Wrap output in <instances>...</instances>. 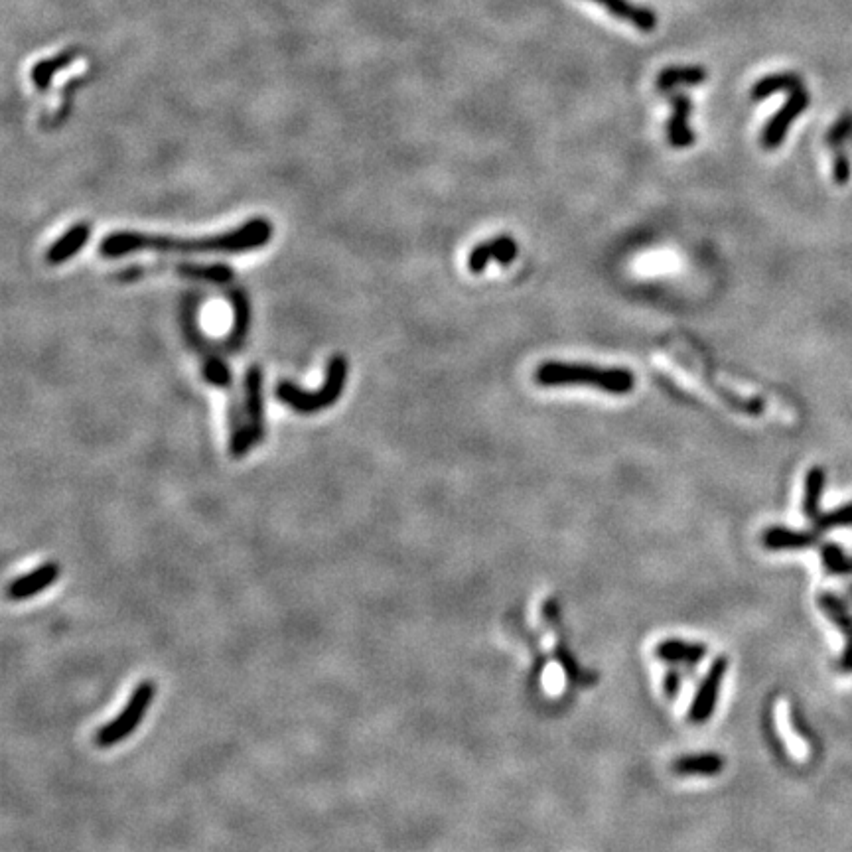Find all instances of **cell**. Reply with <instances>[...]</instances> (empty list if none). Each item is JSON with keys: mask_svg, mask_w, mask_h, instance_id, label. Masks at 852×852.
Here are the masks:
<instances>
[{"mask_svg": "<svg viewBox=\"0 0 852 852\" xmlns=\"http://www.w3.org/2000/svg\"><path fill=\"white\" fill-rule=\"evenodd\" d=\"M535 381L543 387H565V385H586L596 387L612 395H626L636 387V377L632 371L622 367L602 369L582 363L565 361H545L535 371Z\"/></svg>", "mask_w": 852, "mask_h": 852, "instance_id": "cell-2", "label": "cell"}, {"mask_svg": "<svg viewBox=\"0 0 852 852\" xmlns=\"http://www.w3.org/2000/svg\"><path fill=\"white\" fill-rule=\"evenodd\" d=\"M229 302L233 306V328L231 334L227 336L225 344L229 350H239V346L243 344L247 332H249V324H251V310H249V300L241 290H231L229 292Z\"/></svg>", "mask_w": 852, "mask_h": 852, "instance_id": "cell-17", "label": "cell"}, {"mask_svg": "<svg viewBox=\"0 0 852 852\" xmlns=\"http://www.w3.org/2000/svg\"><path fill=\"white\" fill-rule=\"evenodd\" d=\"M821 557H823L825 567L829 568L831 572H835V574H845V572H851L852 570L851 559L837 545H825L821 549Z\"/></svg>", "mask_w": 852, "mask_h": 852, "instance_id": "cell-25", "label": "cell"}, {"mask_svg": "<svg viewBox=\"0 0 852 852\" xmlns=\"http://www.w3.org/2000/svg\"><path fill=\"white\" fill-rule=\"evenodd\" d=\"M60 574H62V568L58 563H54V561L42 563L40 567L10 580L8 588H6V596L12 602H24L28 598H34V596L42 594L44 590L52 588L56 584V580L60 578Z\"/></svg>", "mask_w": 852, "mask_h": 852, "instance_id": "cell-8", "label": "cell"}, {"mask_svg": "<svg viewBox=\"0 0 852 852\" xmlns=\"http://www.w3.org/2000/svg\"><path fill=\"white\" fill-rule=\"evenodd\" d=\"M89 237H91V225L75 223L56 243L50 245V249L46 251V261L54 267L70 261L71 257L77 255V251L85 247Z\"/></svg>", "mask_w": 852, "mask_h": 852, "instance_id": "cell-13", "label": "cell"}, {"mask_svg": "<svg viewBox=\"0 0 852 852\" xmlns=\"http://www.w3.org/2000/svg\"><path fill=\"white\" fill-rule=\"evenodd\" d=\"M77 56V52L75 50H70V52H66V54H60L58 58H54V60H48V62H40L34 71H32V79H34V83H36V87L40 89V91H46L48 87H50V83H52V77H54V73L56 71L64 70V68H68L71 64V60Z\"/></svg>", "mask_w": 852, "mask_h": 852, "instance_id": "cell-21", "label": "cell"}, {"mask_svg": "<svg viewBox=\"0 0 852 852\" xmlns=\"http://www.w3.org/2000/svg\"><path fill=\"white\" fill-rule=\"evenodd\" d=\"M852 176V162L849 154L843 148L835 150L833 156V180L839 186H845Z\"/></svg>", "mask_w": 852, "mask_h": 852, "instance_id": "cell-27", "label": "cell"}, {"mask_svg": "<svg viewBox=\"0 0 852 852\" xmlns=\"http://www.w3.org/2000/svg\"><path fill=\"white\" fill-rule=\"evenodd\" d=\"M263 371L259 365H251L245 375V403H243V421L251 446H257L263 440Z\"/></svg>", "mask_w": 852, "mask_h": 852, "instance_id": "cell-7", "label": "cell"}, {"mask_svg": "<svg viewBox=\"0 0 852 852\" xmlns=\"http://www.w3.org/2000/svg\"><path fill=\"white\" fill-rule=\"evenodd\" d=\"M809 103H811V95H809V91L805 89V85L803 87H797V89H793L791 93H789V97H787V101L783 103V107H781L780 111L768 121V125H766V129H764V133H762V146L766 148V150H776L778 146H780L783 139H785V135H787V131H789V127L797 121V117L809 107Z\"/></svg>", "mask_w": 852, "mask_h": 852, "instance_id": "cell-6", "label": "cell"}, {"mask_svg": "<svg viewBox=\"0 0 852 852\" xmlns=\"http://www.w3.org/2000/svg\"><path fill=\"white\" fill-rule=\"evenodd\" d=\"M728 667H730V661L724 655L716 657L710 663L709 671H707L705 679L701 681V685L695 693V699L691 703V709H689V720L693 724H705L712 718L716 705H718V699H720V689H722V683L726 679Z\"/></svg>", "mask_w": 852, "mask_h": 852, "instance_id": "cell-5", "label": "cell"}, {"mask_svg": "<svg viewBox=\"0 0 852 852\" xmlns=\"http://www.w3.org/2000/svg\"><path fill=\"white\" fill-rule=\"evenodd\" d=\"M825 482H827V474L823 468L815 466L807 472L805 478V494H803V513L809 519H817L819 517V507H821V497L825 490Z\"/></svg>", "mask_w": 852, "mask_h": 852, "instance_id": "cell-19", "label": "cell"}, {"mask_svg": "<svg viewBox=\"0 0 852 852\" xmlns=\"http://www.w3.org/2000/svg\"><path fill=\"white\" fill-rule=\"evenodd\" d=\"M604 6L614 18L634 24L641 32H651L657 26V14L651 8L638 6L632 0H592Z\"/></svg>", "mask_w": 852, "mask_h": 852, "instance_id": "cell-14", "label": "cell"}, {"mask_svg": "<svg viewBox=\"0 0 852 852\" xmlns=\"http://www.w3.org/2000/svg\"><path fill=\"white\" fill-rule=\"evenodd\" d=\"M803 87V79L801 75L793 73V71H781V73H772L762 77L760 81L754 83V87L750 89V99L752 101H764L780 91L791 93L793 89Z\"/></svg>", "mask_w": 852, "mask_h": 852, "instance_id": "cell-16", "label": "cell"}, {"mask_svg": "<svg viewBox=\"0 0 852 852\" xmlns=\"http://www.w3.org/2000/svg\"><path fill=\"white\" fill-rule=\"evenodd\" d=\"M707 81V70L703 66H671L659 71L655 87L659 93H669L681 85H701Z\"/></svg>", "mask_w": 852, "mask_h": 852, "instance_id": "cell-15", "label": "cell"}, {"mask_svg": "<svg viewBox=\"0 0 852 852\" xmlns=\"http://www.w3.org/2000/svg\"><path fill=\"white\" fill-rule=\"evenodd\" d=\"M348 373V359L342 354L332 355L326 365L324 385L318 391H306L290 381H283L277 385V399L298 415H316L338 403L346 389Z\"/></svg>", "mask_w": 852, "mask_h": 852, "instance_id": "cell-3", "label": "cell"}, {"mask_svg": "<svg viewBox=\"0 0 852 852\" xmlns=\"http://www.w3.org/2000/svg\"><path fill=\"white\" fill-rule=\"evenodd\" d=\"M709 653L705 643H693L685 639H663L655 645V657L673 665H697Z\"/></svg>", "mask_w": 852, "mask_h": 852, "instance_id": "cell-11", "label": "cell"}, {"mask_svg": "<svg viewBox=\"0 0 852 852\" xmlns=\"http://www.w3.org/2000/svg\"><path fill=\"white\" fill-rule=\"evenodd\" d=\"M835 527H852V503H847L835 511H829L825 515H819L815 519L817 531H829Z\"/></svg>", "mask_w": 852, "mask_h": 852, "instance_id": "cell-24", "label": "cell"}, {"mask_svg": "<svg viewBox=\"0 0 852 852\" xmlns=\"http://www.w3.org/2000/svg\"><path fill=\"white\" fill-rule=\"evenodd\" d=\"M517 259V243L509 235H499L492 241L480 243L468 255V269L474 275H482L490 261H496L501 267L511 265Z\"/></svg>", "mask_w": 852, "mask_h": 852, "instance_id": "cell-9", "label": "cell"}, {"mask_svg": "<svg viewBox=\"0 0 852 852\" xmlns=\"http://www.w3.org/2000/svg\"><path fill=\"white\" fill-rule=\"evenodd\" d=\"M273 239V223L265 217H253L241 227L200 235V237H178L162 233H142V231H115L109 233L101 245L99 253L105 259H119L139 251L156 253H176V255H215V253H245L269 245Z\"/></svg>", "mask_w": 852, "mask_h": 852, "instance_id": "cell-1", "label": "cell"}, {"mask_svg": "<svg viewBox=\"0 0 852 852\" xmlns=\"http://www.w3.org/2000/svg\"><path fill=\"white\" fill-rule=\"evenodd\" d=\"M170 269L178 275L210 283L227 284L233 281V271L227 265H174Z\"/></svg>", "mask_w": 852, "mask_h": 852, "instance_id": "cell-20", "label": "cell"}, {"mask_svg": "<svg viewBox=\"0 0 852 852\" xmlns=\"http://www.w3.org/2000/svg\"><path fill=\"white\" fill-rule=\"evenodd\" d=\"M821 606L825 608V612L837 622V626H841L843 630H845V634H847V651H845V657H843V667L845 669H852V624L851 620L847 618V614H845V608L835 600V598H831V596H823L821 598Z\"/></svg>", "mask_w": 852, "mask_h": 852, "instance_id": "cell-22", "label": "cell"}, {"mask_svg": "<svg viewBox=\"0 0 852 852\" xmlns=\"http://www.w3.org/2000/svg\"><path fill=\"white\" fill-rule=\"evenodd\" d=\"M726 766V760L716 752H699V754H687L677 758L671 764L673 774L683 778H714L718 776Z\"/></svg>", "mask_w": 852, "mask_h": 852, "instance_id": "cell-12", "label": "cell"}, {"mask_svg": "<svg viewBox=\"0 0 852 852\" xmlns=\"http://www.w3.org/2000/svg\"><path fill=\"white\" fill-rule=\"evenodd\" d=\"M669 101L673 105V115L667 123V139L673 148H689L697 141V135L689 127V117L693 111V101L681 91H669Z\"/></svg>", "mask_w": 852, "mask_h": 852, "instance_id": "cell-10", "label": "cell"}, {"mask_svg": "<svg viewBox=\"0 0 852 852\" xmlns=\"http://www.w3.org/2000/svg\"><path fill=\"white\" fill-rule=\"evenodd\" d=\"M154 697H156V685L152 681L139 683L123 710L97 730L93 738L95 744L99 748H113L121 744L123 740H127L129 736H133L152 707Z\"/></svg>", "mask_w": 852, "mask_h": 852, "instance_id": "cell-4", "label": "cell"}, {"mask_svg": "<svg viewBox=\"0 0 852 852\" xmlns=\"http://www.w3.org/2000/svg\"><path fill=\"white\" fill-rule=\"evenodd\" d=\"M825 141L827 144L833 148V150H837V148H843V144H847V142L852 141V113H845L831 129H829V133H827V137H825Z\"/></svg>", "mask_w": 852, "mask_h": 852, "instance_id": "cell-26", "label": "cell"}, {"mask_svg": "<svg viewBox=\"0 0 852 852\" xmlns=\"http://www.w3.org/2000/svg\"><path fill=\"white\" fill-rule=\"evenodd\" d=\"M204 377L208 383H212L219 389H229L231 387V371L227 367V363L215 354H204Z\"/></svg>", "mask_w": 852, "mask_h": 852, "instance_id": "cell-23", "label": "cell"}, {"mask_svg": "<svg viewBox=\"0 0 852 852\" xmlns=\"http://www.w3.org/2000/svg\"><path fill=\"white\" fill-rule=\"evenodd\" d=\"M663 689H665V693H667L669 699H675L677 693L681 691V675L675 673V671H669L665 675V679H663Z\"/></svg>", "mask_w": 852, "mask_h": 852, "instance_id": "cell-28", "label": "cell"}, {"mask_svg": "<svg viewBox=\"0 0 852 852\" xmlns=\"http://www.w3.org/2000/svg\"><path fill=\"white\" fill-rule=\"evenodd\" d=\"M815 533H801V531H791L785 527H770L764 537L762 543L766 549L770 551H785V549H805L811 547L815 543Z\"/></svg>", "mask_w": 852, "mask_h": 852, "instance_id": "cell-18", "label": "cell"}]
</instances>
